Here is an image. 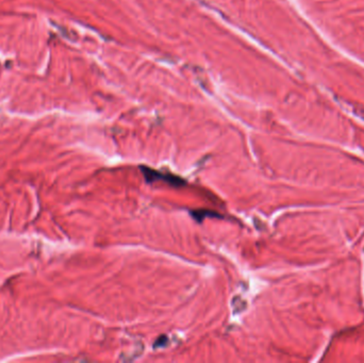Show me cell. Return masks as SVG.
I'll list each match as a JSON object with an SVG mask.
<instances>
[{"mask_svg":"<svg viewBox=\"0 0 364 363\" xmlns=\"http://www.w3.org/2000/svg\"><path fill=\"white\" fill-rule=\"evenodd\" d=\"M140 170L144 175V178L146 179L148 183H153V182H155V181L163 180L166 183H170L174 186H182L185 184V181L183 179L178 176H175V175H170V174L161 173L159 171L147 168V166H140Z\"/></svg>","mask_w":364,"mask_h":363,"instance_id":"cell-1","label":"cell"},{"mask_svg":"<svg viewBox=\"0 0 364 363\" xmlns=\"http://www.w3.org/2000/svg\"><path fill=\"white\" fill-rule=\"evenodd\" d=\"M192 215L194 216V218L196 219V221L201 222L203 218H206V216H209V215L217 216L218 214L214 213V212H211V211H209V210H197V211H193Z\"/></svg>","mask_w":364,"mask_h":363,"instance_id":"cell-2","label":"cell"}]
</instances>
